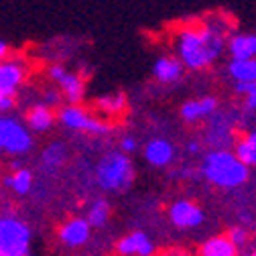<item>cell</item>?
<instances>
[{"mask_svg":"<svg viewBox=\"0 0 256 256\" xmlns=\"http://www.w3.org/2000/svg\"><path fill=\"white\" fill-rule=\"evenodd\" d=\"M108 218H110V204L106 200H96L90 206V212H88V224L90 226L100 228L108 222Z\"/></svg>","mask_w":256,"mask_h":256,"instance_id":"603a6c76","label":"cell"},{"mask_svg":"<svg viewBox=\"0 0 256 256\" xmlns=\"http://www.w3.org/2000/svg\"><path fill=\"white\" fill-rule=\"evenodd\" d=\"M136 146H138V142H136L134 136H122V138H120V152H124V154L134 152Z\"/></svg>","mask_w":256,"mask_h":256,"instance_id":"83f0119b","label":"cell"},{"mask_svg":"<svg viewBox=\"0 0 256 256\" xmlns=\"http://www.w3.org/2000/svg\"><path fill=\"white\" fill-rule=\"evenodd\" d=\"M116 250L122 256H150L154 252V246L142 232H132L118 242Z\"/></svg>","mask_w":256,"mask_h":256,"instance_id":"4fadbf2b","label":"cell"},{"mask_svg":"<svg viewBox=\"0 0 256 256\" xmlns=\"http://www.w3.org/2000/svg\"><path fill=\"white\" fill-rule=\"evenodd\" d=\"M66 158H68V148H66V144H63V142L57 140V142H51L43 150L41 163H43L45 169H57V167H61L63 163H66Z\"/></svg>","mask_w":256,"mask_h":256,"instance_id":"ffe728a7","label":"cell"},{"mask_svg":"<svg viewBox=\"0 0 256 256\" xmlns=\"http://www.w3.org/2000/svg\"><path fill=\"white\" fill-rule=\"evenodd\" d=\"M61 100H63V96H61V92H59V88H49V90H45L43 92V100H41V104H45L47 108H61Z\"/></svg>","mask_w":256,"mask_h":256,"instance_id":"d4e9b609","label":"cell"},{"mask_svg":"<svg viewBox=\"0 0 256 256\" xmlns=\"http://www.w3.org/2000/svg\"><path fill=\"white\" fill-rule=\"evenodd\" d=\"M68 72H70V70H68L66 66H61V63H53V66L47 68V78H49L53 84H59Z\"/></svg>","mask_w":256,"mask_h":256,"instance_id":"484cf974","label":"cell"},{"mask_svg":"<svg viewBox=\"0 0 256 256\" xmlns=\"http://www.w3.org/2000/svg\"><path fill=\"white\" fill-rule=\"evenodd\" d=\"M183 66H181V61L177 57H171V55H163V57H158L154 61V66H152V76L158 84H175L181 80L183 76Z\"/></svg>","mask_w":256,"mask_h":256,"instance_id":"9c48e42d","label":"cell"},{"mask_svg":"<svg viewBox=\"0 0 256 256\" xmlns=\"http://www.w3.org/2000/svg\"><path fill=\"white\" fill-rule=\"evenodd\" d=\"M33 146L28 128L10 116H0V150L10 154H24Z\"/></svg>","mask_w":256,"mask_h":256,"instance_id":"8992f818","label":"cell"},{"mask_svg":"<svg viewBox=\"0 0 256 256\" xmlns=\"http://www.w3.org/2000/svg\"><path fill=\"white\" fill-rule=\"evenodd\" d=\"M226 47L232 59H256V35L254 33H236L226 41Z\"/></svg>","mask_w":256,"mask_h":256,"instance_id":"9a60e30c","label":"cell"},{"mask_svg":"<svg viewBox=\"0 0 256 256\" xmlns=\"http://www.w3.org/2000/svg\"><path fill=\"white\" fill-rule=\"evenodd\" d=\"M8 55H10V47H8V43H6L4 39H0V61L8 59Z\"/></svg>","mask_w":256,"mask_h":256,"instance_id":"f546056e","label":"cell"},{"mask_svg":"<svg viewBox=\"0 0 256 256\" xmlns=\"http://www.w3.org/2000/svg\"><path fill=\"white\" fill-rule=\"evenodd\" d=\"M28 228L16 218H0V254L26 256L28 254Z\"/></svg>","mask_w":256,"mask_h":256,"instance_id":"5b68a950","label":"cell"},{"mask_svg":"<svg viewBox=\"0 0 256 256\" xmlns=\"http://www.w3.org/2000/svg\"><path fill=\"white\" fill-rule=\"evenodd\" d=\"M234 154L238 156V161L244 163L246 167L256 165V130L250 132L248 136H244V138L236 144V152H234Z\"/></svg>","mask_w":256,"mask_h":256,"instance_id":"44dd1931","label":"cell"},{"mask_svg":"<svg viewBox=\"0 0 256 256\" xmlns=\"http://www.w3.org/2000/svg\"><path fill=\"white\" fill-rule=\"evenodd\" d=\"M165 256H187L185 252H169V254H165Z\"/></svg>","mask_w":256,"mask_h":256,"instance_id":"d6a6232c","label":"cell"},{"mask_svg":"<svg viewBox=\"0 0 256 256\" xmlns=\"http://www.w3.org/2000/svg\"><path fill=\"white\" fill-rule=\"evenodd\" d=\"M63 100H66L68 104H82L84 98H86V82L80 74H74V72H68L66 76H63V80L57 84Z\"/></svg>","mask_w":256,"mask_h":256,"instance_id":"7c38bea8","label":"cell"},{"mask_svg":"<svg viewBox=\"0 0 256 256\" xmlns=\"http://www.w3.org/2000/svg\"><path fill=\"white\" fill-rule=\"evenodd\" d=\"M173 144L165 138H152L144 148V158L152 167H167L173 161Z\"/></svg>","mask_w":256,"mask_h":256,"instance_id":"2e32d148","label":"cell"},{"mask_svg":"<svg viewBox=\"0 0 256 256\" xmlns=\"http://www.w3.org/2000/svg\"><path fill=\"white\" fill-rule=\"evenodd\" d=\"M171 222L179 228H196L204 222V212L189 200H179L169 210Z\"/></svg>","mask_w":256,"mask_h":256,"instance_id":"ba28073f","label":"cell"},{"mask_svg":"<svg viewBox=\"0 0 256 256\" xmlns=\"http://www.w3.org/2000/svg\"><path fill=\"white\" fill-rule=\"evenodd\" d=\"M202 173L208 181L218 187H238L248 179V167L238 161V156L230 150H212L206 154Z\"/></svg>","mask_w":256,"mask_h":256,"instance_id":"7a4b0ae2","label":"cell"},{"mask_svg":"<svg viewBox=\"0 0 256 256\" xmlns=\"http://www.w3.org/2000/svg\"><path fill=\"white\" fill-rule=\"evenodd\" d=\"M55 118L57 114L47 108L45 104H35L33 108H28L26 112V126H28V130H33V132H47L51 130V126L55 124Z\"/></svg>","mask_w":256,"mask_h":256,"instance_id":"e0dca14e","label":"cell"},{"mask_svg":"<svg viewBox=\"0 0 256 256\" xmlns=\"http://www.w3.org/2000/svg\"><path fill=\"white\" fill-rule=\"evenodd\" d=\"M96 179H98V185L106 191L126 189L134 179V167L128 154L120 150L108 152L106 156L100 158L98 169H96Z\"/></svg>","mask_w":256,"mask_h":256,"instance_id":"3957f363","label":"cell"},{"mask_svg":"<svg viewBox=\"0 0 256 256\" xmlns=\"http://www.w3.org/2000/svg\"><path fill=\"white\" fill-rule=\"evenodd\" d=\"M0 256H2V254H0Z\"/></svg>","mask_w":256,"mask_h":256,"instance_id":"e575fe53","label":"cell"},{"mask_svg":"<svg viewBox=\"0 0 256 256\" xmlns=\"http://www.w3.org/2000/svg\"><path fill=\"white\" fill-rule=\"evenodd\" d=\"M16 100H18V92L0 88V116L12 112L16 106Z\"/></svg>","mask_w":256,"mask_h":256,"instance_id":"cb8c5ba5","label":"cell"},{"mask_svg":"<svg viewBox=\"0 0 256 256\" xmlns=\"http://www.w3.org/2000/svg\"><path fill=\"white\" fill-rule=\"evenodd\" d=\"M236 250L238 248L228 240V236H214L202 246L200 256H238Z\"/></svg>","mask_w":256,"mask_h":256,"instance_id":"d6986e66","label":"cell"},{"mask_svg":"<svg viewBox=\"0 0 256 256\" xmlns=\"http://www.w3.org/2000/svg\"><path fill=\"white\" fill-rule=\"evenodd\" d=\"M228 240L238 248V246H244V244H246L248 234H246V230H242V228H232V230L228 232Z\"/></svg>","mask_w":256,"mask_h":256,"instance_id":"4316f807","label":"cell"},{"mask_svg":"<svg viewBox=\"0 0 256 256\" xmlns=\"http://www.w3.org/2000/svg\"><path fill=\"white\" fill-rule=\"evenodd\" d=\"M4 183L14 191V194L24 196V194H28L30 185H33V175H30V171H28V169L18 167V169H14V173H12V175H8V177L4 179Z\"/></svg>","mask_w":256,"mask_h":256,"instance_id":"7402d4cb","label":"cell"},{"mask_svg":"<svg viewBox=\"0 0 256 256\" xmlns=\"http://www.w3.org/2000/svg\"><path fill=\"white\" fill-rule=\"evenodd\" d=\"M236 92L242 94L244 98H246V96H250V94L256 92V82H250V84H236Z\"/></svg>","mask_w":256,"mask_h":256,"instance_id":"f1b7e54d","label":"cell"},{"mask_svg":"<svg viewBox=\"0 0 256 256\" xmlns=\"http://www.w3.org/2000/svg\"><path fill=\"white\" fill-rule=\"evenodd\" d=\"M228 22L220 18H208L200 26H183L175 37V53L181 66L187 70H206L226 49Z\"/></svg>","mask_w":256,"mask_h":256,"instance_id":"6da1fadb","label":"cell"},{"mask_svg":"<svg viewBox=\"0 0 256 256\" xmlns=\"http://www.w3.org/2000/svg\"><path fill=\"white\" fill-rule=\"evenodd\" d=\"M26 74H28V68L20 57H8L4 61H0V88L18 92V88L26 80Z\"/></svg>","mask_w":256,"mask_h":256,"instance_id":"52a82bcc","label":"cell"},{"mask_svg":"<svg viewBox=\"0 0 256 256\" xmlns=\"http://www.w3.org/2000/svg\"><path fill=\"white\" fill-rule=\"evenodd\" d=\"M228 74L236 84L256 82V59H232L228 63Z\"/></svg>","mask_w":256,"mask_h":256,"instance_id":"ac0fdd59","label":"cell"},{"mask_svg":"<svg viewBox=\"0 0 256 256\" xmlns=\"http://www.w3.org/2000/svg\"><path fill=\"white\" fill-rule=\"evenodd\" d=\"M57 120L61 122V126H66L68 130H74V132H86V134H96V136L112 132L110 122H106L104 118H96L82 104L61 106L57 112Z\"/></svg>","mask_w":256,"mask_h":256,"instance_id":"277c9868","label":"cell"},{"mask_svg":"<svg viewBox=\"0 0 256 256\" xmlns=\"http://www.w3.org/2000/svg\"><path fill=\"white\" fill-rule=\"evenodd\" d=\"M218 110V100L214 96H204L198 100H187L181 106V118L185 122H198L206 116H212Z\"/></svg>","mask_w":256,"mask_h":256,"instance_id":"8fae6325","label":"cell"},{"mask_svg":"<svg viewBox=\"0 0 256 256\" xmlns=\"http://www.w3.org/2000/svg\"><path fill=\"white\" fill-rule=\"evenodd\" d=\"M244 106H246V110H256V92L254 94H250V96H246L244 98Z\"/></svg>","mask_w":256,"mask_h":256,"instance_id":"4dcf8cb0","label":"cell"},{"mask_svg":"<svg viewBox=\"0 0 256 256\" xmlns=\"http://www.w3.org/2000/svg\"><path fill=\"white\" fill-rule=\"evenodd\" d=\"M242 256H256V252H250V254H242Z\"/></svg>","mask_w":256,"mask_h":256,"instance_id":"836d02e7","label":"cell"},{"mask_svg":"<svg viewBox=\"0 0 256 256\" xmlns=\"http://www.w3.org/2000/svg\"><path fill=\"white\" fill-rule=\"evenodd\" d=\"M187 150H189V152H198V150H200V144H198L196 140H191V142L187 144Z\"/></svg>","mask_w":256,"mask_h":256,"instance_id":"1f68e13d","label":"cell"},{"mask_svg":"<svg viewBox=\"0 0 256 256\" xmlns=\"http://www.w3.org/2000/svg\"><path fill=\"white\" fill-rule=\"evenodd\" d=\"M90 224L84 218H72L59 228V238L68 246H82L90 238Z\"/></svg>","mask_w":256,"mask_h":256,"instance_id":"30bf717a","label":"cell"},{"mask_svg":"<svg viewBox=\"0 0 256 256\" xmlns=\"http://www.w3.org/2000/svg\"><path fill=\"white\" fill-rule=\"evenodd\" d=\"M126 96L122 92H108V94H102L100 98H96L94 106L96 110L100 112V118H116V116H122L126 112Z\"/></svg>","mask_w":256,"mask_h":256,"instance_id":"5bb4252c","label":"cell"}]
</instances>
